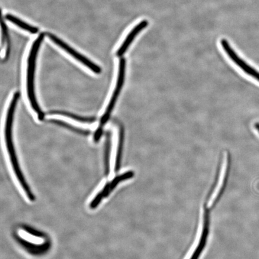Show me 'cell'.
Segmentation results:
<instances>
[{
	"mask_svg": "<svg viewBox=\"0 0 259 259\" xmlns=\"http://www.w3.org/2000/svg\"><path fill=\"white\" fill-rule=\"evenodd\" d=\"M221 44L223 50L225 51L230 58H231L238 66L240 67L244 72L253 77V78L256 79L259 82V72L250 66H249L244 61H243L241 58L236 54L232 47L230 46L228 41L225 39H223L221 41Z\"/></svg>",
	"mask_w": 259,
	"mask_h": 259,
	"instance_id": "6",
	"label": "cell"
},
{
	"mask_svg": "<svg viewBox=\"0 0 259 259\" xmlns=\"http://www.w3.org/2000/svg\"><path fill=\"white\" fill-rule=\"evenodd\" d=\"M5 18L7 19L8 21L12 22L13 24H14L15 25H17L18 27L22 28V30L30 32L31 34H36L37 32L39 31L38 28L33 27V26H31L26 23V22L21 20L20 19H19L11 14L6 15L5 16Z\"/></svg>",
	"mask_w": 259,
	"mask_h": 259,
	"instance_id": "10",
	"label": "cell"
},
{
	"mask_svg": "<svg viewBox=\"0 0 259 259\" xmlns=\"http://www.w3.org/2000/svg\"><path fill=\"white\" fill-rule=\"evenodd\" d=\"M16 239H17V240L20 243L21 245L23 246V247L25 249H27L28 251L31 254H44L48 250L49 248L50 247V244H48V243H46V244L44 245H37L36 244H32V243L25 241V239L19 237H17Z\"/></svg>",
	"mask_w": 259,
	"mask_h": 259,
	"instance_id": "9",
	"label": "cell"
},
{
	"mask_svg": "<svg viewBox=\"0 0 259 259\" xmlns=\"http://www.w3.org/2000/svg\"><path fill=\"white\" fill-rule=\"evenodd\" d=\"M148 22L144 20L142 21L139 23L136 27L133 29L131 32L128 34L126 39L123 42L121 47L119 48L117 51V56L120 57L124 54L126 51L128 50L130 45H131L132 41H134L135 38L137 36V35L144 30V28L147 27Z\"/></svg>",
	"mask_w": 259,
	"mask_h": 259,
	"instance_id": "8",
	"label": "cell"
},
{
	"mask_svg": "<svg viewBox=\"0 0 259 259\" xmlns=\"http://www.w3.org/2000/svg\"><path fill=\"white\" fill-rule=\"evenodd\" d=\"M209 232V210L205 207L204 209L203 224L201 236L198 244L193 252L189 259H199L205 248Z\"/></svg>",
	"mask_w": 259,
	"mask_h": 259,
	"instance_id": "7",
	"label": "cell"
},
{
	"mask_svg": "<svg viewBox=\"0 0 259 259\" xmlns=\"http://www.w3.org/2000/svg\"><path fill=\"white\" fill-rule=\"evenodd\" d=\"M134 176V172L132 171H128L127 172L120 175L113 179L111 182L105 184L103 189L97 194L96 196L92 200L90 205V208L94 209L97 208L101 202L103 198H106L111 193L112 191L114 190L118 184L125 180L131 179Z\"/></svg>",
	"mask_w": 259,
	"mask_h": 259,
	"instance_id": "4",
	"label": "cell"
},
{
	"mask_svg": "<svg viewBox=\"0 0 259 259\" xmlns=\"http://www.w3.org/2000/svg\"><path fill=\"white\" fill-rule=\"evenodd\" d=\"M255 128H256L257 131L259 132V124H255Z\"/></svg>",
	"mask_w": 259,
	"mask_h": 259,
	"instance_id": "17",
	"label": "cell"
},
{
	"mask_svg": "<svg viewBox=\"0 0 259 259\" xmlns=\"http://www.w3.org/2000/svg\"><path fill=\"white\" fill-rule=\"evenodd\" d=\"M50 122H51L53 123L54 122V123H55V124H58V125L62 126V127H63L64 128H66L69 130H70V131H72L75 133H77V134H79L80 135H88L90 134L89 132L82 131V130L72 127V126H71L69 124H66V123H65L63 121L56 120V119H51Z\"/></svg>",
	"mask_w": 259,
	"mask_h": 259,
	"instance_id": "14",
	"label": "cell"
},
{
	"mask_svg": "<svg viewBox=\"0 0 259 259\" xmlns=\"http://www.w3.org/2000/svg\"><path fill=\"white\" fill-rule=\"evenodd\" d=\"M19 97H20V94L16 92L14 97H13L11 105H10L8 109L5 128L6 142L9 156L11 158L13 169L14 170L16 177L17 178L19 183H20L29 200H31V202H34L35 200V197L34 194L32 193L30 186L28 185L27 181H26L25 177L23 174H22L20 166H19L18 163L17 157H16L14 145L12 140L13 119H14V112Z\"/></svg>",
	"mask_w": 259,
	"mask_h": 259,
	"instance_id": "1",
	"label": "cell"
},
{
	"mask_svg": "<svg viewBox=\"0 0 259 259\" xmlns=\"http://www.w3.org/2000/svg\"><path fill=\"white\" fill-rule=\"evenodd\" d=\"M111 136L109 134L107 135L105 148V173L106 176H108L110 173V156H111Z\"/></svg>",
	"mask_w": 259,
	"mask_h": 259,
	"instance_id": "13",
	"label": "cell"
},
{
	"mask_svg": "<svg viewBox=\"0 0 259 259\" xmlns=\"http://www.w3.org/2000/svg\"><path fill=\"white\" fill-rule=\"evenodd\" d=\"M125 72V60L124 58H121L119 62V72L118 75L117 82H116V88L113 92L112 98L110 100L108 108L104 114H103L101 119H100V124L99 127H103V126L108 122L110 116H111L113 108L116 104L119 93H120L122 88L123 83H124V76Z\"/></svg>",
	"mask_w": 259,
	"mask_h": 259,
	"instance_id": "3",
	"label": "cell"
},
{
	"mask_svg": "<svg viewBox=\"0 0 259 259\" xmlns=\"http://www.w3.org/2000/svg\"><path fill=\"white\" fill-rule=\"evenodd\" d=\"M124 128L121 127L119 128V142L118 146L117 154H116L115 165V171L117 172L120 169L121 167V161L122 157V152L123 147V142H124Z\"/></svg>",
	"mask_w": 259,
	"mask_h": 259,
	"instance_id": "11",
	"label": "cell"
},
{
	"mask_svg": "<svg viewBox=\"0 0 259 259\" xmlns=\"http://www.w3.org/2000/svg\"><path fill=\"white\" fill-rule=\"evenodd\" d=\"M49 113H50V114H56L67 116V117L72 118L74 119V120L81 122L92 123L96 120V119L95 117H83V116L76 115L75 114H73V113L65 111H51Z\"/></svg>",
	"mask_w": 259,
	"mask_h": 259,
	"instance_id": "12",
	"label": "cell"
},
{
	"mask_svg": "<svg viewBox=\"0 0 259 259\" xmlns=\"http://www.w3.org/2000/svg\"><path fill=\"white\" fill-rule=\"evenodd\" d=\"M102 133L103 127H99L95 133V137H94V139H95V141L96 142H97L99 141V139L102 137Z\"/></svg>",
	"mask_w": 259,
	"mask_h": 259,
	"instance_id": "16",
	"label": "cell"
},
{
	"mask_svg": "<svg viewBox=\"0 0 259 259\" xmlns=\"http://www.w3.org/2000/svg\"><path fill=\"white\" fill-rule=\"evenodd\" d=\"M45 33H40L37 39L35 40L32 45L30 55L28 58L27 66V89L29 100L31 103L32 109L37 113L38 118L40 121L44 120L45 113L41 111L39 105H38L36 98H35L34 92V76L35 66H36V59L38 50L42 41L45 37Z\"/></svg>",
	"mask_w": 259,
	"mask_h": 259,
	"instance_id": "2",
	"label": "cell"
},
{
	"mask_svg": "<svg viewBox=\"0 0 259 259\" xmlns=\"http://www.w3.org/2000/svg\"><path fill=\"white\" fill-rule=\"evenodd\" d=\"M47 35L48 36L50 37V39L53 41L58 46L62 48L63 50L67 52L68 54H69L70 56H72L75 58V59L78 60L80 63L85 65V66L89 68V69L93 71L94 72L97 74H99L101 72L102 70L100 69V68L97 66V65L94 64L92 61L89 60L88 58L83 56L82 55L80 54L78 52L73 50L72 48L69 47V45L60 39V38L56 36V35L50 33V32H48Z\"/></svg>",
	"mask_w": 259,
	"mask_h": 259,
	"instance_id": "5",
	"label": "cell"
},
{
	"mask_svg": "<svg viewBox=\"0 0 259 259\" xmlns=\"http://www.w3.org/2000/svg\"><path fill=\"white\" fill-rule=\"evenodd\" d=\"M24 229L26 232L28 233V234H30L31 235L35 236V237L38 238H44V234L43 233L40 232H38L36 230L32 229L30 228V227L25 226L24 227Z\"/></svg>",
	"mask_w": 259,
	"mask_h": 259,
	"instance_id": "15",
	"label": "cell"
}]
</instances>
